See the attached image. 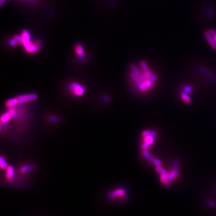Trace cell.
Segmentation results:
<instances>
[{
	"label": "cell",
	"instance_id": "1",
	"mask_svg": "<svg viewBox=\"0 0 216 216\" xmlns=\"http://www.w3.org/2000/svg\"><path fill=\"white\" fill-rule=\"evenodd\" d=\"M15 37L19 43L23 45L25 51L28 53H35L40 48L38 42L31 41L30 34L27 30H24L21 36H15Z\"/></svg>",
	"mask_w": 216,
	"mask_h": 216
},
{
	"label": "cell",
	"instance_id": "2",
	"mask_svg": "<svg viewBox=\"0 0 216 216\" xmlns=\"http://www.w3.org/2000/svg\"><path fill=\"white\" fill-rule=\"evenodd\" d=\"M126 196V190L122 188H118L110 192L107 195V199L110 201H124Z\"/></svg>",
	"mask_w": 216,
	"mask_h": 216
},
{
	"label": "cell",
	"instance_id": "3",
	"mask_svg": "<svg viewBox=\"0 0 216 216\" xmlns=\"http://www.w3.org/2000/svg\"><path fill=\"white\" fill-rule=\"evenodd\" d=\"M196 70L199 73L205 77L207 79L211 82L216 84V76L213 74L211 71H209L207 68L201 65H198L196 67Z\"/></svg>",
	"mask_w": 216,
	"mask_h": 216
},
{
	"label": "cell",
	"instance_id": "4",
	"mask_svg": "<svg viewBox=\"0 0 216 216\" xmlns=\"http://www.w3.org/2000/svg\"><path fill=\"white\" fill-rule=\"evenodd\" d=\"M69 89L72 94L76 96H82L85 93V88L81 84L73 82L69 85Z\"/></svg>",
	"mask_w": 216,
	"mask_h": 216
},
{
	"label": "cell",
	"instance_id": "5",
	"mask_svg": "<svg viewBox=\"0 0 216 216\" xmlns=\"http://www.w3.org/2000/svg\"><path fill=\"white\" fill-rule=\"evenodd\" d=\"M37 95L36 94H27L17 96L16 98L18 103L22 104L34 101L37 99Z\"/></svg>",
	"mask_w": 216,
	"mask_h": 216
},
{
	"label": "cell",
	"instance_id": "6",
	"mask_svg": "<svg viewBox=\"0 0 216 216\" xmlns=\"http://www.w3.org/2000/svg\"><path fill=\"white\" fill-rule=\"evenodd\" d=\"M16 114V110L14 108H9V110L7 112L4 113L1 117V124L7 122L8 121L11 120L12 118H13Z\"/></svg>",
	"mask_w": 216,
	"mask_h": 216
},
{
	"label": "cell",
	"instance_id": "7",
	"mask_svg": "<svg viewBox=\"0 0 216 216\" xmlns=\"http://www.w3.org/2000/svg\"><path fill=\"white\" fill-rule=\"evenodd\" d=\"M215 8L213 5H207L204 10V15L208 19H211L214 15Z\"/></svg>",
	"mask_w": 216,
	"mask_h": 216
},
{
	"label": "cell",
	"instance_id": "8",
	"mask_svg": "<svg viewBox=\"0 0 216 216\" xmlns=\"http://www.w3.org/2000/svg\"><path fill=\"white\" fill-rule=\"evenodd\" d=\"M15 176V168L12 166H8L6 169L5 178L8 181H11L14 178Z\"/></svg>",
	"mask_w": 216,
	"mask_h": 216
},
{
	"label": "cell",
	"instance_id": "9",
	"mask_svg": "<svg viewBox=\"0 0 216 216\" xmlns=\"http://www.w3.org/2000/svg\"><path fill=\"white\" fill-rule=\"evenodd\" d=\"M205 36L209 44L211 45V48L214 49H216V42L215 41L213 36L210 34V32L209 31L206 32L205 33Z\"/></svg>",
	"mask_w": 216,
	"mask_h": 216
},
{
	"label": "cell",
	"instance_id": "10",
	"mask_svg": "<svg viewBox=\"0 0 216 216\" xmlns=\"http://www.w3.org/2000/svg\"><path fill=\"white\" fill-rule=\"evenodd\" d=\"M17 104H18L17 98H11V99H10L8 100H7V102L5 103V105L9 109L14 108Z\"/></svg>",
	"mask_w": 216,
	"mask_h": 216
},
{
	"label": "cell",
	"instance_id": "11",
	"mask_svg": "<svg viewBox=\"0 0 216 216\" xmlns=\"http://www.w3.org/2000/svg\"><path fill=\"white\" fill-rule=\"evenodd\" d=\"M75 52L77 56H79L80 58H83L85 55V52L83 47L81 44H77L75 48Z\"/></svg>",
	"mask_w": 216,
	"mask_h": 216
},
{
	"label": "cell",
	"instance_id": "12",
	"mask_svg": "<svg viewBox=\"0 0 216 216\" xmlns=\"http://www.w3.org/2000/svg\"><path fill=\"white\" fill-rule=\"evenodd\" d=\"M178 165H179L178 160L176 159L173 162V167H172V172L174 173L175 178H177L178 176Z\"/></svg>",
	"mask_w": 216,
	"mask_h": 216
},
{
	"label": "cell",
	"instance_id": "13",
	"mask_svg": "<svg viewBox=\"0 0 216 216\" xmlns=\"http://www.w3.org/2000/svg\"><path fill=\"white\" fill-rule=\"evenodd\" d=\"M143 83L144 85H145V86L147 87V88L148 89H151L153 87H154V82L153 80H151V79H145V81H144L143 82Z\"/></svg>",
	"mask_w": 216,
	"mask_h": 216
},
{
	"label": "cell",
	"instance_id": "14",
	"mask_svg": "<svg viewBox=\"0 0 216 216\" xmlns=\"http://www.w3.org/2000/svg\"><path fill=\"white\" fill-rule=\"evenodd\" d=\"M143 155L144 157H145L147 160H148V161H151V162L152 160L154 159V157H153V155H151V154L150 153L147 149H143Z\"/></svg>",
	"mask_w": 216,
	"mask_h": 216
},
{
	"label": "cell",
	"instance_id": "15",
	"mask_svg": "<svg viewBox=\"0 0 216 216\" xmlns=\"http://www.w3.org/2000/svg\"><path fill=\"white\" fill-rule=\"evenodd\" d=\"M144 137H145L143 138L144 142H146V143H148L149 145H151L153 143V142H154V136H144Z\"/></svg>",
	"mask_w": 216,
	"mask_h": 216
},
{
	"label": "cell",
	"instance_id": "16",
	"mask_svg": "<svg viewBox=\"0 0 216 216\" xmlns=\"http://www.w3.org/2000/svg\"><path fill=\"white\" fill-rule=\"evenodd\" d=\"M142 135L143 136H156L157 135V132L156 131H150V130H144L142 132Z\"/></svg>",
	"mask_w": 216,
	"mask_h": 216
},
{
	"label": "cell",
	"instance_id": "17",
	"mask_svg": "<svg viewBox=\"0 0 216 216\" xmlns=\"http://www.w3.org/2000/svg\"><path fill=\"white\" fill-rule=\"evenodd\" d=\"M0 166H1V169L3 170H6V169L8 167L7 163L3 156H1V158H0Z\"/></svg>",
	"mask_w": 216,
	"mask_h": 216
},
{
	"label": "cell",
	"instance_id": "18",
	"mask_svg": "<svg viewBox=\"0 0 216 216\" xmlns=\"http://www.w3.org/2000/svg\"><path fill=\"white\" fill-rule=\"evenodd\" d=\"M181 96L182 99L183 100H184L186 103H190V102H191V99H190V97L187 95V94L186 93H185V92H182V93H181Z\"/></svg>",
	"mask_w": 216,
	"mask_h": 216
},
{
	"label": "cell",
	"instance_id": "19",
	"mask_svg": "<svg viewBox=\"0 0 216 216\" xmlns=\"http://www.w3.org/2000/svg\"><path fill=\"white\" fill-rule=\"evenodd\" d=\"M130 75L131 78H132V79H133V81L136 84H137V83H138L139 82H141V81H140V79H139V78L138 77V76H137L134 73L133 71L130 72Z\"/></svg>",
	"mask_w": 216,
	"mask_h": 216
},
{
	"label": "cell",
	"instance_id": "20",
	"mask_svg": "<svg viewBox=\"0 0 216 216\" xmlns=\"http://www.w3.org/2000/svg\"><path fill=\"white\" fill-rule=\"evenodd\" d=\"M155 170H156V171L158 173H159L160 175L167 176L168 174V172H167L165 170H164L162 168H161V166H157L155 168Z\"/></svg>",
	"mask_w": 216,
	"mask_h": 216
},
{
	"label": "cell",
	"instance_id": "21",
	"mask_svg": "<svg viewBox=\"0 0 216 216\" xmlns=\"http://www.w3.org/2000/svg\"><path fill=\"white\" fill-rule=\"evenodd\" d=\"M160 181H161L163 184H165V185H168L169 183L171 182L168 180L167 176L163 175H160Z\"/></svg>",
	"mask_w": 216,
	"mask_h": 216
},
{
	"label": "cell",
	"instance_id": "22",
	"mask_svg": "<svg viewBox=\"0 0 216 216\" xmlns=\"http://www.w3.org/2000/svg\"><path fill=\"white\" fill-rule=\"evenodd\" d=\"M31 169H32V166L31 165H24L21 168V172L25 173V172L30 171V170H31Z\"/></svg>",
	"mask_w": 216,
	"mask_h": 216
},
{
	"label": "cell",
	"instance_id": "23",
	"mask_svg": "<svg viewBox=\"0 0 216 216\" xmlns=\"http://www.w3.org/2000/svg\"><path fill=\"white\" fill-rule=\"evenodd\" d=\"M137 87L139 88V89H141L142 91H143V92H146V91L148 89L147 88V87L145 86V85H144L143 82H142V81H141L138 83H137Z\"/></svg>",
	"mask_w": 216,
	"mask_h": 216
},
{
	"label": "cell",
	"instance_id": "24",
	"mask_svg": "<svg viewBox=\"0 0 216 216\" xmlns=\"http://www.w3.org/2000/svg\"><path fill=\"white\" fill-rule=\"evenodd\" d=\"M140 64H141V67H142V70L144 72H147V71H149V68L148 67V65H147V64L145 61H141Z\"/></svg>",
	"mask_w": 216,
	"mask_h": 216
},
{
	"label": "cell",
	"instance_id": "25",
	"mask_svg": "<svg viewBox=\"0 0 216 216\" xmlns=\"http://www.w3.org/2000/svg\"><path fill=\"white\" fill-rule=\"evenodd\" d=\"M151 163H153V164H154V165H155L156 166H161L162 165V163L160 160L157 159H155L154 158L152 161H151Z\"/></svg>",
	"mask_w": 216,
	"mask_h": 216
},
{
	"label": "cell",
	"instance_id": "26",
	"mask_svg": "<svg viewBox=\"0 0 216 216\" xmlns=\"http://www.w3.org/2000/svg\"><path fill=\"white\" fill-rule=\"evenodd\" d=\"M192 90H193L192 88L190 86H188V85L186 86V87L184 88V92L186 93L187 94H190V93H192Z\"/></svg>",
	"mask_w": 216,
	"mask_h": 216
},
{
	"label": "cell",
	"instance_id": "27",
	"mask_svg": "<svg viewBox=\"0 0 216 216\" xmlns=\"http://www.w3.org/2000/svg\"><path fill=\"white\" fill-rule=\"evenodd\" d=\"M167 177H168V180H169L170 181H172L174 180V178H175V175H174V173H173L172 171L168 173V175H167Z\"/></svg>",
	"mask_w": 216,
	"mask_h": 216
},
{
	"label": "cell",
	"instance_id": "28",
	"mask_svg": "<svg viewBox=\"0 0 216 216\" xmlns=\"http://www.w3.org/2000/svg\"><path fill=\"white\" fill-rule=\"evenodd\" d=\"M150 146H151V145H149L148 143H146V142H143L142 143V148L143 149H148L149 148Z\"/></svg>",
	"mask_w": 216,
	"mask_h": 216
},
{
	"label": "cell",
	"instance_id": "29",
	"mask_svg": "<svg viewBox=\"0 0 216 216\" xmlns=\"http://www.w3.org/2000/svg\"><path fill=\"white\" fill-rule=\"evenodd\" d=\"M150 79H151V80H153L154 82H157L158 80L157 79V76L154 74V73H151V77H150Z\"/></svg>",
	"mask_w": 216,
	"mask_h": 216
},
{
	"label": "cell",
	"instance_id": "30",
	"mask_svg": "<svg viewBox=\"0 0 216 216\" xmlns=\"http://www.w3.org/2000/svg\"><path fill=\"white\" fill-rule=\"evenodd\" d=\"M209 32H210V34L213 36V37L214 38L215 41L216 42V32L214 30H211L210 31H209Z\"/></svg>",
	"mask_w": 216,
	"mask_h": 216
},
{
	"label": "cell",
	"instance_id": "31",
	"mask_svg": "<svg viewBox=\"0 0 216 216\" xmlns=\"http://www.w3.org/2000/svg\"><path fill=\"white\" fill-rule=\"evenodd\" d=\"M50 120L52 121H54H54H57L58 118H57L55 117V116H52V117H50Z\"/></svg>",
	"mask_w": 216,
	"mask_h": 216
},
{
	"label": "cell",
	"instance_id": "32",
	"mask_svg": "<svg viewBox=\"0 0 216 216\" xmlns=\"http://www.w3.org/2000/svg\"><path fill=\"white\" fill-rule=\"evenodd\" d=\"M4 1H5V0H1V5H3V4Z\"/></svg>",
	"mask_w": 216,
	"mask_h": 216
}]
</instances>
